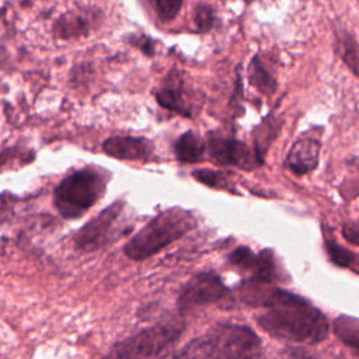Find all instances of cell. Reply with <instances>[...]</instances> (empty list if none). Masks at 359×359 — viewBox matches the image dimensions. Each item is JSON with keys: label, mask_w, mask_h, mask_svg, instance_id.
I'll use <instances>...</instances> for the list:
<instances>
[{"label": "cell", "mask_w": 359, "mask_h": 359, "mask_svg": "<svg viewBox=\"0 0 359 359\" xmlns=\"http://www.w3.org/2000/svg\"><path fill=\"white\" fill-rule=\"evenodd\" d=\"M123 210L121 201L114 202L100 215L91 219L74 238V244L81 251H94L112 240V233L118 217Z\"/></svg>", "instance_id": "cell-6"}, {"label": "cell", "mask_w": 359, "mask_h": 359, "mask_svg": "<svg viewBox=\"0 0 359 359\" xmlns=\"http://www.w3.org/2000/svg\"><path fill=\"white\" fill-rule=\"evenodd\" d=\"M199 182L212 187V188H224L229 189L231 188L229 178L220 172V171H213V170H196L192 174Z\"/></svg>", "instance_id": "cell-20"}, {"label": "cell", "mask_w": 359, "mask_h": 359, "mask_svg": "<svg viewBox=\"0 0 359 359\" xmlns=\"http://www.w3.org/2000/svg\"><path fill=\"white\" fill-rule=\"evenodd\" d=\"M174 153L182 163H196L203 158L205 143L196 133L185 132L174 143Z\"/></svg>", "instance_id": "cell-12"}, {"label": "cell", "mask_w": 359, "mask_h": 359, "mask_svg": "<svg viewBox=\"0 0 359 359\" xmlns=\"http://www.w3.org/2000/svg\"><path fill=\"white\" fill-rule=\"evenodd\" d=\"M226 294L227 287L216 273L202 272L187 283L178 297V306L187 309L196 304L213 303L223 299Z\"/></svg>", "instance_id": "cell-8"}, {"label": "cell", "mask_w": 359, "mask_h": 359, "mask_svg": "<svg viewBox=\"0 0 359 359\" xmlns=\"http://www.w3.org/2000/svg\"><path fill=\"white\" fill-rule=\"evenodd\" d=\"M90 24L84 15H77L73 13L62 15L55 24V32L62 38H72L87 34Z\"/></svg>", "instance_id": "cell-16"}, {"label": "cell", "mask_w": 359, "mask_h": 359, "mask_svg": "<svg viewBox=\"0 0 359 359\" xmlns=\"http://www.w3.org/2000/svg\"><path fill=\"white\" fill-rule=\"evenodd\" d=\"M139 46L140 49L147 53V55H153L154 53V48H153V42L149 38H142V41H139Z\"/></svg>", "instance_id": "cell-23"}, {"label": "cell", "mask_w": 359, "mask_h": 359, "mask_svg": "<svg viewBox=\"0 0 359 359\" xmlns=\"http://www.w3.org/2000/svg\"><path fill=\"white\" fill-rule=\"evenodd\" d=\"M247 3H252V1H257V0H245Z\"/></svg>", "instance_id": "cell-25"}, {"label": "cell", "mask_w": 359, "mask_h": 359, "mask_svg": "<svg viewBox=\"0 0 359 359\" xmlns=\"http://www.w3.org/2000/svg\"><path fill=\"white\" fill-rule=\"evenodd\" d=\"M208 149L212 160L222 165H236L244 170H252L262 164V158L255 149L251 150L245 143L237 139L212 135L209 137Z\"/></svg>", "instance_id": "cell-7"}, {"label": "cell", "mask_w": 359, "mask_h": 359, "mask_svg": "<svg viewBox=\"0 0 359 359\" xmlns=\"http://www.w3.org/2000/svg\"><path fill=\"white\" fill-rule=\"evenodd\" d=\"M321 143L314 136H303L293 143L286 158L285 167L296 175L313 171L318 165Z\"/></svg>", "instance_id": "cell-9"}, {"label": "cell", "mask_w": 359, "mask_h": 359, "mask_svg": "<svg viewBox=\"0 0 359 359\" xmlns=\"http://www.w3.org/2000/svg\"><path fill=\"white\" fill-rule=\"evenodd\" d=\"M195 226V217L184 209L164 210L125 244L123 252L130 259H146L185 236Z\"/></svg>", "instance_id": "cell-3"}, {"label": "cell", "mask_w": 359, "mask_h": 359, "mask_svg": "<svg viewBox=\"0 0 359 359\" xmlns=\"http://www.w3.org/2000/svg\"><path fill=\"white\" fill-rule=\"evenodd\" d=\"M194 22L198 31L205 32L213 27L215 11L209 4L199 3L194 10Z\"/></svg>", "instance_id": "cell-21"}, {"label": "cell", "mask_w": 359, "mask_h": 359, "mask_svg": "<svg viewBox=\"0 0 359 359\" xmlns=\"http://www.w3.org/2000/svg\"><path fill=\"white\" fill-rule=\"evenodd\" d=\"M356 272H359V258H358V261H356V264H355V268H353Z\"/></svg>", "instance_id": "cell-24"}, {"label": "cell", "mask_w": 359, "mask_h": 359, "mask_svg": "<svg viewBox=\"0 0 359 359\" xmlns=\"http://www.w3.org/2000/svg\"><path fill=\"white\" fill-rule=\"evenodd\" d=\"M278 275L275 257L271 250H262L257 255V262L252 269V278L255 280L262 282H272Z\"/></svg>", "instance_id": "cell-17"}, {"label": "cell", "mask_w": 359, "mask_h": 359, "mask_svg": "<svg viewBox=\"0 0 359 359\" xmlns=\"http://www.w3.org/2000/svg\"><path fill=\"white\" fill-rule=\"evenodd\" d=\"M104 151L119 160H146L151 156L153 143L144 137L112 136L102 143Z\"/></svg>", "instance_id": "cell-10"}, {"label": "cell", "mask_w": 359, "mask_h": 359, "mask_svg": "<svg viewBox=\"0 0 359 359\" xmlns=\"http://www.w3.org/2000/svg\"><path fill=\"white\" fill-rule=\"evenodd\" d=\"M104 178L93 170H80L66 177L55 189L53 202L66 219L80 217L102 195Z\"/></svg>", "instance_id": "cell-4"}, {"label": "cell", "mask_w": 359, "mask_h": 359, "mask_svg": "<svg viewBox=\"0 0 359 359\" xmlns=\"http://www.w3.org/2000/svg\"><path fill=\"white\" fill-rule=\"evenodd\" d=\"M325 250L330 259L341 268H355V264L359 258L351 250L339 245L331 238H325Z\"/></svg>", "instance_id": "cell-18"}, {"label": "cell", "mask_w": 359, "mask_h": 359, "mask_svg": "<svg viewBox=\"0 0 359 359\" xmlns=\"http://www.w3.org/2000/svg\"><path fill=\"white\" fill-rule=\"evenodd\" d=\"M334 332L348 346L359 349V320L349 316H339L334 321Z\"/></svg>", "instance_id": "cell-15"}, {"label": "cell", "mask_w": 359, "mask_h": 359, "mask_svg": "<svg viewBox=\"0 0 359 359\" xmlns=\"http://www.w3.org/2000/svg\"><path fill=\"white\" fill-rule=\"evenodd\" d=\"M261 341L247 325L217 324L188 342L177 358H247L258 353Z\"/></svg>", "instance_id": "cell-2"}, {"label": "cell", "mask_w": 359, "mask_h": 359, "mask_svg": "<svg viewBox=\"0 0 359 359\" xmlns=\"http://www.w3.org/2000/svg\"><path fill=\"white\" fill-rule=\"evenodd\" d=\"M229 261H230V264H233L234 266H237L240 269L252 272L255 262H257V255L252 252V250L250 247L240 245L234 251H231V254L229 255Z\"/></svg>", "instance_id": "cell-19"}, {"label": "cell", "mask_w": 359, "mask_h": 359, "mask_svg": "<svg viewBox=\"0 0 359 359\" xmlns=\"http://www.w3.org/2000/svg\"><path fill=\"white\" fill-rule=\"evenodd\" d=\"M335 50L344 63L359 77V42L344 27L337 25L334 28Z\"/></svg>", "instance_id": "cell-11"}, {"label": "cell", "mask_w": 359, "mask_h": 359, "mask_svg": "<svg viewBox=\"0 0 359 359\" xmlns=\"http://www.w3.org/2000/svg\"><path fill=\"white\" fill-rule=\"evenodd\" d=\"M156 98L161 107H164L170 111H174L181 115H187V116L191 115V107H189L188 101L185 100L181 88H177V87L161 88L156 94Z\"/></svg>", "instance_id": "cell-14"}, {"label": "cell", "mask_w": 359, "mask_h": 359, "mask_svg": "<svg viewBox=\"0 0 359 359\" xmlns=\"http://www.w3.org/2000/svg\"><path fill=\"white\" fill-rule=\"evenodd\" d=\"M185 324L182 321H170L146 328L121 342H118L111 356L115 358H156L172 346L181 337Z\"/></svg>", "instance_id": "cell-5"}, {"label": "cell", "mask_w": 359, "mask_h": 359, "mask_svg": "<svg viewBox=\"0 0 359 359\" xmlns=\"http://www.w3.org/2000/svg\"><path fill=\"white\" fill-rule=\"evenodd\" d=\"M151 1L157 15L163 21L174 20L178 15L184 3V0H151Z\"/></svg>", "instance_id": "cell-22"}, {"label": "cell", "mask_w": 359, "mask_h": 359, "mask_svg": "<svg viewBox=\"0 0 359 359\" xmlns=\"http://www.w3.org/2000/svg\"><path fill=\"white\" fill-rule=\"evenodd\" d=\"M248 80L250 83L262 94L272 95L276 91L278 83L269 70L264 66L258 55H255L248 66Z\"/></svg>", "instance_id": "cell-13"}, {"label": "cell", "mask_w": 359, "mask_h": 359, "mask_svg": "<svg viewBox=\"0 0 359 359\" xmlns=\"http://www.w3.org/2000/svg\"><path fill=\"white\" fill-rule=\"evenodd\" d=\"M268 307L257 317L259 327L269 335L299 344H318L328 335L327 317L306 299L282 289H272Z\"/></svg>", "instance_id": "cell-1"}]
</instances>
